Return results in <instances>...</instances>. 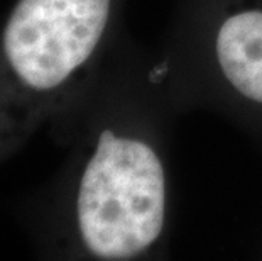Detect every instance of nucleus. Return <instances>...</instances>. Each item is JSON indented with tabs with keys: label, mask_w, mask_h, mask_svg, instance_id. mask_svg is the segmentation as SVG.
I'll return each mask as SVG.
<instances>
[{
	"label": "nucleus",
	"mask_w": 262,
	"mask_h": 261,
	"mask_svg": "<svg viewBox=\"0 0 262 261\" xmlns=\"http://www.w3.org/2000/svg\"><path fill=\"white\" fill-rule=\"evenodd\" d=\"M215 58L228 85L262 105V9L238 10L222 21Z\"/></svg>",
	"instance_id": "3"
},
{
	"label": "nucleus",
	"mask_w": 262,
	"mask_h": 261,
	"mask_svg": "<svg viewBox=\"0 0 262 261\" xmlns=\"http://www.w3.org/2000/svg\"><path fill=\"white\" fill-rule=\"evenodd\" d=\"M108 15L110 0H20L4 34L9 63L26 85L53 90L92 56Z\"/></svg>",
	"instance_id": "2"
},
{
	"label": "nucleus",
	"mask_w": 262,
	"mask_h": 261,
	"mask_svg": "<svg viewBox=\"0 0 262 261\" xmlns=\"http://www.w3.org/2000/svg\"><path fill=\"white\" fill-rule=\"evenodd\" d=\"M166 171L136 137L103 131L78 190V227L88 251L127 259L158 243L166 224Z\"/></svg>",
	"instance_id": "1"
}]
</instances>
